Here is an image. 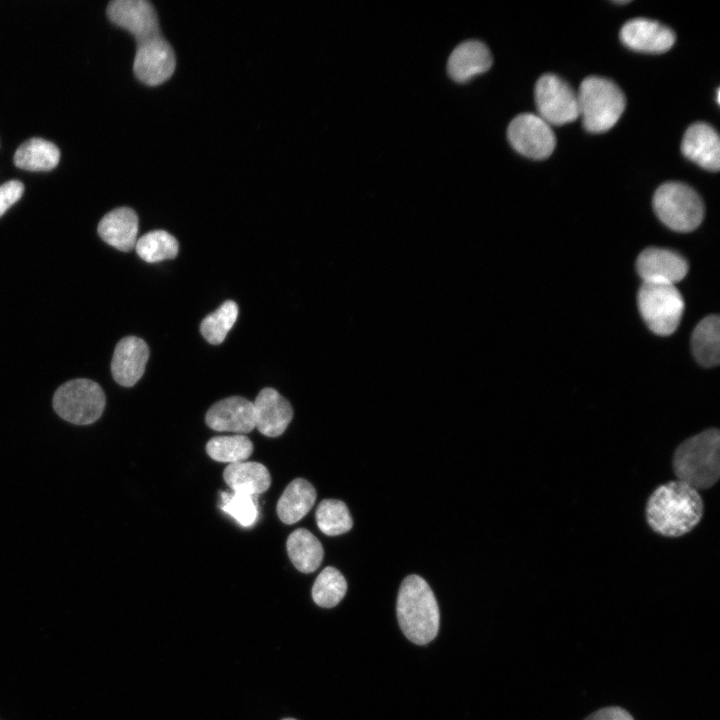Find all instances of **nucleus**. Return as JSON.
Returning a JSON list of instances; mask_svg holds the SVG:
<instances>
[{
  "label": "nucleus",
  "instance_id": "f257e3e1",
  "mask_svg": "<svg viewBox=\"0 0 720 720\" xmlns=\"http://www.w3.org/2000/svg\"><path fill=\"white\" fill-rule=\"evenodd\" d=\"M704 503L700 493L688 484L669 481L649 496L645 517L649 527L664 537H680L702 520Z\"/></svg>",
  "mask_w": 720,
  "mask_h": 720
},
{
  "label": "nucleus",
  "instance_id": "f03ea898",
  "mask_svg": "<svg viewBox=\"0 0 720 720\" xmlns=\"http://www.w3.org/2000/svg\"><path fill=\"white\" fill-rule=\"evenodd\" d=\"M396 612L399 626L411 642L425 645L437 636L439 607L434 593L422 577L410 575L403 580Z\"/></svg>",
  "mask_w": 720,
  "mask_h": 720
},
{
  "label": "nucleus",
  "instance_id": "7ed1b4c3",
  "mask_svg": "<svg viewBox=\"0 0 720 720\" xmlns=\"http://www.w3.org/2000/svg\"><path fill=\"white\" fill-rule=\"evenodd\" d=\"M677 480L694 489L706 490L720 477V432L708 428L681 442L672 456Z\"/></svg>",
  "mask_w": 720,
  "mask_h": 720
},
{
  "label": "nucleus",
  "instance_id": "20e7f679",
  "mask_svg": "<svg viewBox=\"0 0 720 720\" xmlns=\"http://www.w3.org/2000/svg\"><path fill=\"white\" fill-rule=\"evenodd\" d=\"M577 99L583 126L592 133L611 129L626 106L621 89L611 80L598 76L587 77L581 82Z\"/></svg>",
  "mask_w": 720,
  "mask_h": 720
},
{
  "label": "nucleus",
  "instance_id": "39448f33",
  "mask_svg": "<svg viewBox=\"0 0 720 720\" xmlns=\"http://www.w3.org/2000/svg\"><path fill=\"white\" fill-rule=\"evenodd\" d=\"M653 208L658 218L670 229L690 232L704 218V204L698 193L680 182H666L653 196Z\"/></svg>",
  "mask_w": 720,
  "mask_h": 720
},
{
  "label": "nucleus",
  "instance_id": "423d86ee",
  "mask_svg": "<svg viewBox=\"0 0 720 720\" xmlns=\"http://www.w3.org/2000/svg\"><path fill=\"white\" fill-rule=\"evenodd\" d=\"M637 301L640 314L652 332L668 336L677 329L684 300L675 285L643 282Z\"/></svg>",
  "mask_w": 720,
  "mask_h": 720
},
{
  "label": "nucleus",
  "instance_id": "0eeeda50",
  "mask_svg": "<svg viewBox=\"0 0 720 720\" xmlns=\"http://www.w3.org/2000/svg\"><path fill=\"white\" fill-rule=\"evenodd\" d=\"M105 394L96 382L74 379L62 384L54 393L53 408L64 420L76 425L97 421L105 408Z\"/></svg>",
  "mask_w": 720,
  "mask_h": 720
},
{
  "label": "nucleus",
  "instance_id": "6e6552de",
  "mask_svg": "<svg viewBox=\"0 0 720 720\" xmlns=\"http://www.w3.org/2000/svg\"><path fill=\"white\" fill-rule=\"evenodd\" d=\"M535 103L549 125H564L579 117L577 93L560 77L542 75L535 85Z\"/></svg>",
  "mask_w": 720,
  "mask_h": 720
},
{
  "label": "nucleus",
  "instance_id": "1a4fd4ad",
  "mask_svg": "<svg viewBox=\"0 0 720 720\" xmlns=\"http://www.w3.org/2000/svg\"><path fill=\"white\" fill-rule=\"evenodd\" d=\"M507 137L518 153L532 159L547 158L556 145L550 125L532 113L516 116L508 126Z\"/></svg>",
  "mask_w": 720,
  "mask_h": 720
},
{
  "label": "nucleus",
  "instance_id": "9d476101",
  "mask_svg": "<svg viewBox=\"0 0 720 720\" xmlns=\"http://www.w3.org/2000/svg\"><path fill=\"white\" fill-rule=\"evenodd\" d=\"M175 65L174 51L160 35L138 44L133 70L146 85L156 86L168 80Z\"/></svg>",
  "mask_w": 720,
  "mask_h": 720
},
{
  "label": "nucleus",
  "instance_id": "9b49d317",
  "mask_svg": "<svg viewBox=\"0 0 720 720\" xmlns=\"http://www.w3.org/2000/svg\"><path fill=\"white\" fill-rule=\"evenodd\" d=\"M108 18L130 32L137 43L160 35L154 7L145 0H115L107 7Z\"/></svg>",
  "mask_w": 720,
  "mask_h": 720
},
{
  "label": "nucleus",
  "instance_id": "f8f14e48",
  "mask_svg": "<svg viewBox=\"0 0 720 720\" xmlns=\"http://www.w3.org/2000/svg\"><path fill=\"white\" fill-rule=\"evenodd\" d=\"M636 268L643 282L675 285L686 276L688 263L672 250L649 247L639 254Z\"/></svg>",
  "mask_w": 720,
  "mask_h": 720
},
{
  "label": "nucleus",
  "instance_id": "ddd939ff",
  "mask_svg": "<svg viewBox=\"0 0 720 720\" xmlns=\"http://www.w3.org/2000/svg\"><path fill=\"white\" fill-rule=\"evenodd\" d=\"M622 43L638 52L663 53L675 43V34L667 26L647 18H634L620 30Z\"/></svg>",
  "mask_w": 720,
  "mask_h": 720
},
{
  "label": "nucleus",
  "instance_id": "4468645a",
  "mask_svg": "<svg viewBox=\"0 0 720 720\" xmlns=\"http://www.w3.org/2000/svg\"><path fill=\"white\" fill-rule=\"evenodd\" d=\"M205 422L209 428L218 432H251L255 428L253 402L240 396L222 399L208 409Z\"/></svg>",
  "mask_w": 720,
  "mask_h": 720
},
{
  "label": "nucleus",
  "instance_id": "2eb2a0df",
  "mask_svg": "<svg viewBox=\"0 0 720 720\" xmlns=\"http://www.w3.org/2000/svg\"><path fill=\"white\" fill-rule=\"evenodd\" d=\"M149 348L141 338L127 336L116 345L111 361V372L114 380L125 387H131L142 377Z\"/></svg>",
  "mask_w": 720,
  "mask_h": 720
},
{
  "label": "nucleus",
  "instance_id": "dca6fc26",
  "mask_svg": "<svg viewBox=\"0 0 720 720\" xmlns=\"http://www.w3.org/2000/svg\"><path fill=\"white\" fill-rule=\"evenodd\" d=\"M683 155L703 169L716 172L720 168V140L713 127L704 122L690 125L682 139Z\"/></svg>",
  "mask_w": 720,
  "mask_h": 720
},
{
  "label": "nucleus",
  "instance_id": "f3484780",
  "mask_svg": "<svg viewBox=\"0 0 720 720\" xmlns=\"http://www.w3.org/2000/svg\"><path fill=\"white\" fill-rule=\"evenodd\" d=\"M253 405L255 427L267 437L283 434L292 420L293 410L290 403L273 388L262 389Z\"/></svg>",
  "mask_w": 720,
  "mask_h": 720
},
{
  "label": "nucleus",
  "instance_id": "a211bd4d",
  "mask_svg": "<svg viewBox=\"0 0 720 720\" xmlns=\"http://www.w3.org/2000/svg\"><path fill=\"white\" fill-rule=\"evenodd\" d=\"M492 65V55L485 44L469 40L458 45L448 59V73L457 82H465L484 73Z\"/></svg>",
  "mask_w": 720,
  "mask_h": 720
},
{
  "label": "nucleus",
  "instance_id": "6ab92c4d",
  "mask_svg": "<svg viewBox=\"0 0 720 720\" xmlns=\"http://www.w3.org/2000/svg\"><path fill=\"white\" fill-rule=\"evenodd\" d=\"M138 232L137 214L128 207L116 208L99 222L98 234L107 244L128 252L135 248Z\"/></svg>",
  "mask_w": 720,
  "mask_h": 720
},
{
  "label": "nucleus",
  "instance_id": "aec40b11",
  "mask_svg": "<svg viewBox=\"0 0 720 720\" xmlns=\"http://www.w3.org/2000/svg\"><path fill=\"white\" fill-rule=\"evenodd\" d=\"M223 478L232 491L252 496L264 493L271 485L268 469L258 462L242 461L229 464L224 469Z\"/></svg>",
  "mask_w": 720,
  "mask_h": 720
},
{
  "label": "nucleus",
  "instance_id": "412c9836",
  "mask_svg": "<svg viewBox=\"0 0 720 720\" xmlns=\"http://www.w3.org/2000/svg\"><path fill=\"white\" fill-rule=\"evenodd\" d=\"M316 491L312 484L303 478L291 481L280 496L276 511L285 524H294L301 520L313 507Z\"/></svg>",
  "mask_w": 720,
  "mask_h": 720
},
{
  "label": "nucleus",
  "instance_id": "4be33fe9",
  "mask_svg": "<svg viewBox=\"0 0 720 720\" xmlns=\"http://www.w3.org/2000/svg\"><path fill=\"white\" fill-rule=\"evenodd\" d=\"M288 556L302 573L314 572L321 564L324 551L320 541L307 529L298 528L287 538Z\"/></svg>",
  "mask_w": 720,
  "mask_h": 720
},
{
  "label": "nucleus",
  "instance_id": "5701e85b",
  "mask_svg": "<svg viewBox=\"0 0 720 720\" xmlns=\"http://www.w3.org/2000/svg\"><path fill=\"white\" fill-rule=\"evenodd\" d=\"M691 346L696 360L705 367L716 366L720 360V319L710 315L695 327Z\"/></svg>",
  "mask_w": 720,
  "mask_h": 720
},
{
  "label": "nucleus",
  "instance_id": "b1692460",
  "mask_svg": "<svg viewBox=\"0 0 720 720\" xmlns=\"http://www.w3.org/2000/svg\"><path fill=\"white\" fill-rule=\"evenodd\" d=\"M59 149L51 142L32 138L24 142L15 152L14 163L30 171H48L59 162Z\"/></svg>",
  "mask_w": 720,
  "mask_h": 720
},
{
  "label": "nucleus",
  "instance_id": "393cba45",
  "mask_svg": "<svg viewBox=\"0 0 720 720\" xmlns=\"http://www.w3.org/2000/svg\"><path fill=\"white\" fill-rule=\"evenodd\" d=\"M206 452L215 461L232 464L247 460L253 452V443L242 434L216 436L208 440Z\"/></svg>",
  "mask_w": 720,
  "mask_h": 720
},
{
  "label": "nucleus",
  "instance_id": "a878e982",
  "mask_svg": "<svg viewBox=\"0 0 720 720\" xmlns=\"http://www.w3.org/2000/svg\"><path fill=\"white\" fill-rule=\"evenodd\" d=\"M347 583L342 573L334 567L324 568L315 579L312 599L322 608L336 606L345 596Z\"/></svg>",
  "mask_w": 720,
  "mask_h": 720
},
{
  "label": "nucleus",
  "instance_id": "bb28decb",
  "mask_svg": "<svg viewBox=\"0 0 720 720\" xmlns=\"http://www.w3.org/2000/svg\"><path fill=\"white\" fill-rule=\"evenodd\" d=\"M137 254L148 263L173 259L178 254V241L164 230L150 231L140 237L135 245Z\"/></svg>",
  "mask_w": 720,
  "mask_h": 720
},
{
  "label": "nucleus",
  "instance_id": "cd10ccee",
  "mask_svg": "<svg viewBox=\"0 0 720 720\" xmlns=\"http://www.w3.org/2000/svg\"><path fill=\"white\" fill-rule=\"evenodd\" d=\"M319 529L328 536L346 533L352 528L353 521L346 504L337 499H324L315 513Z\"/></svg>",
  "mask_w": 720,
  "mask_h": 720
},
{
  "label": "nucleus",
  "instance_id": "c85d7f7f",
  "mask_svg": "<svg viewBox=\"0 0 720 720\" xmlns=\"http://www.w3.org/2000/svg\"><path fill=\"white\" fill-rule=\"evenodd\" d=\"M237 317V304L232 300L225 301L216 311L203 319L200 331L209 343L220 344L233 327Z\"/></svg>",
  "mask_w": 720,
  "mask_h": 720
},
{
  "label": "nucleus",
  "instance_id": "c756f323",
  "mask_svg": "<svg viewBox=\"0 0 720 720\" xmlns=\"http://www.w3.org/2000/svg\"><path fill=\"white\" fill-rule=\"evenodd\" d=\"M219 507L245 528L252 527L258 519V505L252 495L234 491L221 492Z\"/></svg>",
  "mask_w": 720,
  "mask_h": 720
},
{
  "label": "nucleus",
  "instance_id": "7c9ffc66",
  "mask_svg": "<svg viewBox=\"0 0 720 720\" xmlns=\"http://www.w3.org/2000/svg\"><path fill=\"white\" fill-rule=\"evenodd\" d=\"M23 191V184L16 180L6 182L0 186V216L20 199Z\"/></svg>",
  "mask_w": 720,
  "mask_h": 720
},
{
  "label": "nucleus",
  "instance_id": "2f4dec72",
  "mask_svg": "<svg viewBox=\"0 0 720 720\" xmlns=\"http://www.w3.org/2000/svg\"><path fill=\"white\" fill-rule=\"evenodd\" d=\"M584 720H634L631 714L618 706L599 709Z\"/></svg>",
  "mask_w": 720,
  "mask_h": 720
},
{
  "label": "nucleus",
  "instance_id": "473e14b6",
  "mask_svg": "<svg viewBox=\"0 0 720 720\" xmlns=\"http://www.w3.org/2000/svg\"><path fill=\"white\" fill-rule=\"evenodd\" d=\"M614 2L617 3V4H626V3H629L630 1H617V0H616V1H614Z\"/></svg>",
  "mask_w": 720,
  "mask_h": 720
},
{
  "label": "nucleus",
  "instance_id": "72a5a7b5",
  "mask_svg": "<svg viewBox=\"0 0 720 720\" xmlns=\"http://www.w3.org/2000/svg\"><path fill=\"white\" fill-rule=\"evenodd\" d=\"M281 720H298V719L292 718V717H286V718H282Z\"/></svg>",
  "mask_w": 720,
  "mask_h": 720
}]
</instances>
